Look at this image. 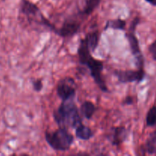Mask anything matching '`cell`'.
Instances as JSON below:
<instances>
[{"label":"cell","mask_w":156,"mask_h":156,"mask_svg":"<svg viewBox=\"0 0 156 156\" xmlns=\"http://www.w3.org/2000/svg\"><path fill=\"white\" fill-rule=\"evenodd\" d=\"M101 0H86L85 6L82 9V14L85 15H89L95 10L99 5Z\"/></svg>","instance_id":"cell-14"},{"label":"cell","mask_w":156,"mask_h":156,"mask_svg":"<svg viewBox=\"0 0 156 156\" xmlns=\"http://www.w3.org/2000/svg\"><path fill=\"white\" fill-rule=\"evenodd\" d=\"M125 103L126 104V105H130V104L133 103V99L131 97H128L126 98V101H125Z\"/></svg>","instance_id":"cell-19"},{"label":"cell","mask_w":156,"mask_h":156,"mask_svg":"<svg viewBox=\"0 0 156 156\" xmlns=\"http://www.w3.org/2000/svg\"><path fill=\"white\" fill-rule=\"evenodd\" d=\"M21 12L30 20H33L46 27L53 29L54 27L51 23L43 15L39 8L28 0H22L21 4Z\"/></svg>","instance_id":"cell-4"},{"label":"cell","mask_w":156,"mask_h":156,"mask_svg":"<svg viewBox=\"0 0 156 156\" xmlns=\"http://www.w3.org/2000/svg\"><path fill=\"white\" fill-rule=\"evenodd\" d=\"M46 141L54 150L65 152L69 150L74 141L73 136L68 131V129L59 127L54 132H46Z\"/></svg>","instance_id":"cell-3"},{"label":"cell","mask_w":156,"mask_h":156,"mask_svg":"<svg viewBox=\"0 0 156 156\" xmlns=\"http://www.w3.org/2000/svg\"><path fill=\"white\" fill-rule=\"evenodd\" d=\"M127 136V131L124 126L113 127L110 136V141L114 146H120L125 141Z\"/></svg>","instance_id":"cell-9"},{"label":"cell","mask_w":156,"mask_h":156,"mask_svg":"<svg viewBox=\"0 0 156 156\" xmlns=\"http://www.w3.org/2000/svg\"><path fill=\"white\" fill-rule=\"evenodd\" d=\"M78 55L80 63L88 66L90 69L91 77L94 79L95 83L98 85L101 90L103 91H107L108 87L102 77V71L104 69V64L101 61L94 59L91 55V51L88 48L85 39H82L80 41L79 49H78Z\"/></svg>","instance_id":"cell-1"},{"label":"cell","mask_w":156,"mask_h":156,"mask_svg":"<svg viewBox=\"0 0 156 156\" xmlns=\"http://www.w3.org/2000/svg\"><path fill=\"white\" fill-rule=\"evenodd\" d=\"M96 111V107L89 101H86L81 105V112L82 115L88 120H91Z\"/></svg>","instance_id":"cell-12"},{"label":"cell","mask_w":156,"mask_h":156,"mask_svg":"<svg viewBox=\"0 0 156 156\" xmlns=\"http://www.w3.org/2000/svg\"><path fill=\"white\" fill-rule=\"evenodd\" d=\"M125 27H126V21L124 20L118 18V19L110 20L107 21L105 29L107 30L108 28H111L114 30H124Z\"/></svg>","instance_id":"cell-13"},{"label":"cell","mask_w":156,"mask_h":156,"mask_svg":"<svg viewBox=\"0 0 156 156\" xmlns=\"http://www.w3.org/2000/svg\"><path fill=\"white\" fill-rule=\"evenodd\" d=\"M114 75L117 76L119 82L122 83H129V82H140L143 80L145 73L143 69H139L136 71L134 70H116Z\"/></svg>","instance_id":"cell-7"},{"label":"cell","mask_w":156,"mask_h":156,"mask_svg":"<svg viewBox=\"0 0 156 156\" xmlns=\"http://www.w3.org/2000/svg\"><path fill=\"white\" fill-rule=\"evenodd\" d=\"M147 2H149V4L152 5L156 6V0H146Z\"/></svg>","instance_id":"cell-20"},{"label":"cell","mask_w":156,"mask_h":156,"mask_svg":"<svg viewBox=\"0 0 156 156\" xmlns=\"http://www.w3.org/2000/svg\"><path fill=\"white\" fill-rule=\"evenodd\" d=\"M85 41H86L87 45L89 48L90 51L94 52L97 49L98 45L99 43V32L98 30H94V31L90 32L85 37Z\"/></svg>","instance_id":"cell-10"},{"label":"cell","mask_w":156,"mask_h":156,"mask_svg":"<svg viewBox=\"0 0 156 156\" xmlns=\"http://www.w3.org/2000/svg\"><path fill=\"white\" fill-rule=\"evenodd\" d=\"M149 52H150L151 54H152L153 59L156 60V41H154V42L149 46Z\"/></svg>","instance_id":"cell-18"},{"label":"cell","mask_w":156,"mask_h":156,"mask_svg":"<svg viewBox=\"0 0 156 156\" xmlns=\"http://www.w3.org/2000/svg\"><path fill=\"white\" fill-rule=\"evenodd\" d=\"M32 85H33V88L34 91H41L43 88L42 80L41 79H37V80L34 81Z\"/></svg>","instance_id":"cell-17"},{"label":"cell","mask_w":156,"mask_h":156,"mask_svg":"<svg viewBox=\"0 0 156 156\" xmlns=\"http://www.w3.org/2000/svg\"><path fill=\"white\" fill-rule=\"evenodd\" d=\"M53 117L59 127L76 128L82 123L78 108L73 98L62 101L57 111L53 114Z\"/></svg>","instance_id":"cell-2"},{"label":"cell","mask_w":156,"mask_h":156,"mask_svg":"<svg viewBox=\"0 0 156 156\" xmlns=\"http://www.w3.org/2000/svg\"><path fill=\"white\" fill-rule=\"evenodd\" d=\"M76 136L82 140H88L93 136V132L88 126L82 124L76 128Z\"/></svg>","instance_id":"cell-11"},{"label":"cell","mask_w":156,"mask_h":156,"mask_svg":"<svg viewBox=\"0 0 156 156\" xmlns=\"http://www.w3.org/2000/svg\"><path fill=\"white\" fill-rule=\"evenodd\" d=\"M139 21H140L139 18H136L132 21V23L130 24V27H129V32L127 33L126 37H127L128 41H129V46H130V49L133 55L135 56L137 67L139 69H143L144 59H143V54H142L141 50H140L139 41L135 35L136 27L137 24H139Z\"/></svg>","instance_id":"cell-5"},{"label":"cell","mask_w":156,"mask_h":156,"mask_svg":"<svg viewBox=\"0 0 156 156\" xmlns=\"http://www.w3.org/2000/svg\"><path fill=\"white\" fill-rule=\"evenodd\" d=\"M76 82L74 79L69 77H66L59 82L56 92L62 101L69 100L75 97L76 92Z\"/></svg>","instance_id":"cell-6"},{"label":"cell","mask_w":156,"mask_h":156,"mask_svg":"<svg viewBox=\"0 0 156 156\" xmlns=\"http://www.w3.org/2000/svg\"><path fill=\"white\" fill-rule=\"evenodd\" d=\"M80 28V22L75 19H67L62 24L57 33L59 36L63 37H72L76 34Z\"/></svg>","instance_id":"cell-8"},{"label":"cell","mask_w":156,"mask_h":156,"mask_svg":"<svg viewBox=\"0 0 156 156\" xmlns=\"http://www.w3.org/2000/svg\"><path fill=\"white\" fill-rule=\"evenodd\" d=\"M146 151L149 154H156V131L149 136L146 143Z\"/></svg>","instance_id":"cell-15"},{"label":"cell","mask_w":156,"mask_h":156,"mask_svg":"<svg viewBox=\"0 0 156 156\" xmlns=\"http://www.w3.org/2000/svg\"><path fill=\"white\" fill-rule=\"evenodd\" d=\"M146 124L149 126H153L156 124V107H152L147 113Z\"/></svg>","instance_id":"cell-16"}]
</instances>
